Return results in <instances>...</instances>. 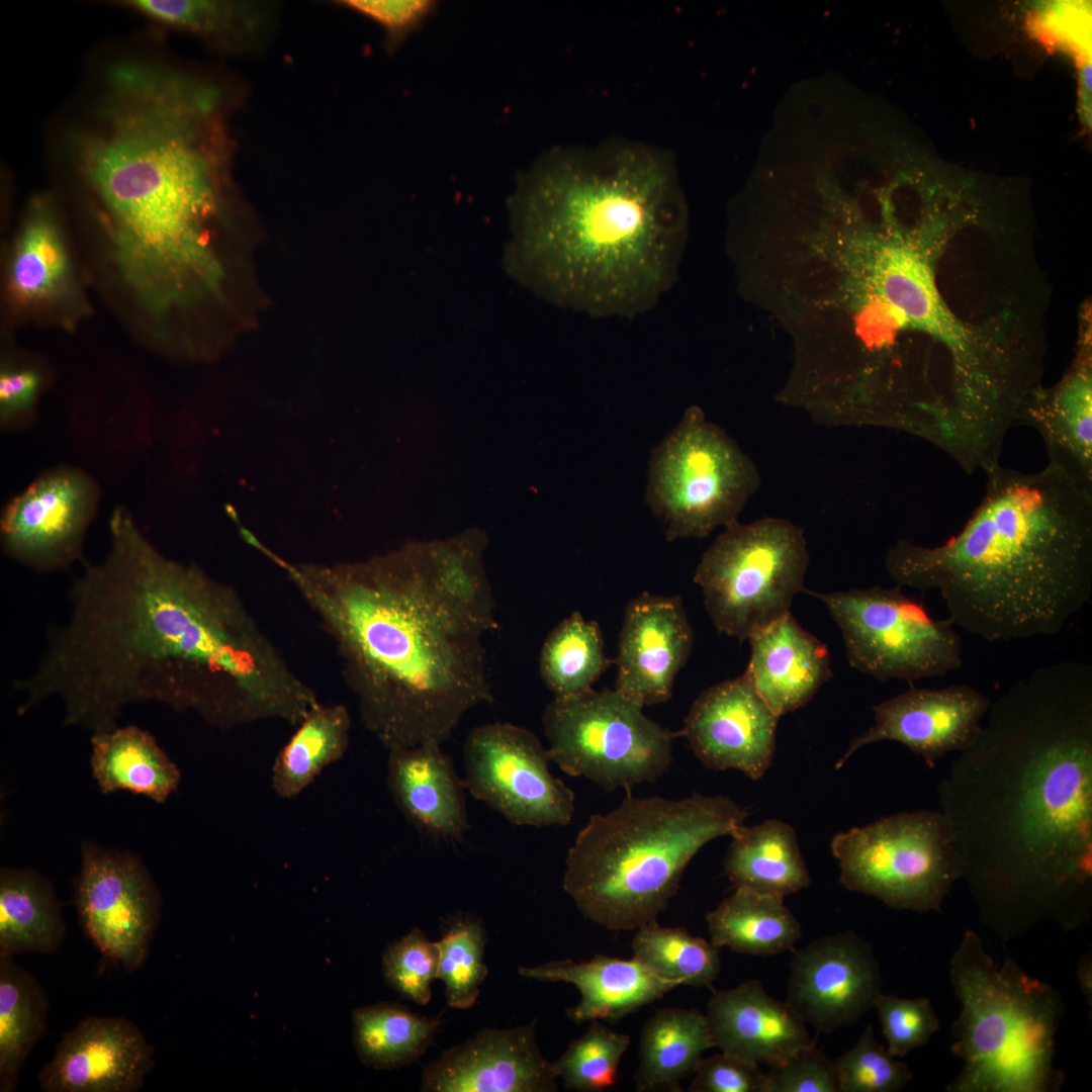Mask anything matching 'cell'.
<instances>
[{"label": "cell", "instance_id": "obj_1", "mask_svg": "<svg viewBox=\"0 0 1092 1092\" xmlns=\"http://www.w3.org/2000/svg\"><path fill=\"white\" fill-rule=\"evenodd\" d=\"M108 529L105 557L83 561L68 618L48 630L36 667L14 684L17 713L57 698L63 724L92 733L143 702L218 728L256 715L278 692L286 658L238 590L163 554L122 507Z\"/></svg>", "mask_w": 1092, "mask_h": 1092}, {"label": "cell", "instance_id": "obj_2", "mask_svg": "<svg viewBox=\"0 0 1092 1092\" xmlns=\"http://www.w3.org/2000/svg\"><path fill=\"white\" fill-rule=\"evenodd\" d=\"M62 126L59 159L139 308L167 307L216 266L235 93L157 53H116Z\"/></svg>", "mask_w": 1092, "mask_h": 1092}, {"label": "cell", "instance_id": "obj_3", "mask_svg": "<svg viewBox=\"0 0 1092 1092\" xmlns=\"http://www.w3.org/2000/svg\"><path fill=\"white\" fill-rule=\"evenodd\" d=\"M986 715L938 787L962 878L997 929L1080 924L1092 881V666L1039 667Z\"/></svg>", "mask_w": 1092, "mask_h": 1092}, {"label": "cell", "instance_id": "obj_4", "mask_svg": "<svg viewBox=\"0 0 1092 1092\" xmlns=\"http://www.w3.org/2000/svg\"><path fill=\"white\" fill-rule=\"evenodd\" d=\"M483 545L464 534L334 566L270 557L331 638L362 724L387 750L441 745L492 701Z\"/></svg>", "mask_w": 1092, "mask_h": 1092}, {"label": "cell", "instance_id": "obj_5", "mask_svg": "<svg viewBox=\"0 0 1092 1092\" xmlns=\"http://www.w3.org/2000/svg\"><path fill=\"white\" fill-rule=\"evenodd\" d=\"M509 210L507 269L552 303L632 317L673 284L687 212L662 150L623 141L552 150L519 177Z\"/></svg>", "mask_w": 1092, "mask_h": 1092}, {"label": "cell", "instance_id": "obj_6", "mask_svg": "<svg viewBox=\"0 0 1092 1092\" xmlns=\"http://www.w3.org/2000/svg\"><path fill=\"white\" fill-rule=\"evenodd\" d=\"M984 472L958 534L935 546L897 542L886 571L899 586L936 590L952 623L988 642L1055 636L1092 595V491L1049 462Z\"/></svg>", "mask_w": 1092, "mask_h": 1092}, {"label": "cell", "instance_id": "obj_7", "mask_svg": "<svg viewBox=\"0 0 1092 1092\" xmlns=\"http://www.w3.org/2000/svg\"><path fill=\"white\" fill-rule=\"evenodd\" d=\"M747 811L722 795L626 798L593 814L565 858L563 890L588 920L612 931L656 920L685 870L711 840L733 836Z\"/></svg>", "mask_w": 1092, "mask_h": 1092}, {"label": "cell", "instance_id": "obj_8", "mask_svg": "<svg viewBox=\"0 0 1092 1092\" xmlns=\"http://www.w3.org/2000/svg\"><path fill=\"white\" fill-rule=\"evenodd\" d=\"M949 978L961 1004L951 1052L963 1066L946 1091H1058L1065 1078L1055 1062L1060 993L1010 958L998 964L973 930L950 959Z\"/></svg>", "mask_w": 1092, "mask_h": 1092}, {"label": "cell", "instance_id": "obj_9", "mask_svg": "<svg viewBox=\"0 0 1092 1092\" xmlns=\"http://www.w3.org/2000/svg\"><path fill=\"white\" fill-rule=\"evenodd\" d=\"M759 484L753 461L691 406L651 453L646 502L668 541L703 538L737 521Z\"/></svg>", "mask_w": 1092, "mask_h": 1092}, {"label": "cell", "instance_id": "obj_10", "mask_svg": "<svg viewBox=\"0 0 1092 1092\" xmlns=\"http://www.w3.org/2000/svg\"><path fill=\"white\" fill-rule=\"evenodd\" d=\"M808 564L803 530L789 520H737L704 552L694 581L716 630L744 641L790 612Z\"/></svg>", "mask_w": 1092, "mask_h": 1092}, {"label": "cell", "instance_id": "obj_11", "mask_svg": "<svg viewBox=\"0 0 1092 1092\" xmlns=\"http://www.w3.org/2000/svg\"><path fill=\"white\" fill-rule=\"evenodd\" d=\"M642 709L615 689L554 698L542 713L551 761L606 792L656 781L673 761L677 733Z\"/></svg>", "mask_w": 1092, "mask_h": 1092}, {"label": "cell", "instance_id": "obj_12", "mask_svg": "<svg viewBox=\"0 0 1092 1092\" xmlns=\"http://www.w3.org/2000/svg\"><path fill=\"white\" fill-rule=\"evenodd\" d=\"M831 851L840 882L888 907L941 911L962 878L949 825L939 811L903 812L837 833Z\"/></svg>", "mask_w": 1092, "mask_h": 1092}, {"label": "cell", "instance_id": "obj_13", "mask_svg": "<svg viewBox=\"0 0 1092 1092\" xmlns=\"http://www.w3.org/2000/svg\"><path fill=\"white\" fill-rule=\"evenodd\" d=\"M900 587L807 593L834 619L854 669L882 681H913L959 669L963 645L952 621L934 619Z\"/></svg>", "mask_w": 1092, "mask_h": 1092}, {"label": "cell", "instance_id": "obj_14", "mask_svg": "<svg viewBox=\"0 0 1092 1092\" xmlns=\"http://www.w3.org/2000/svg\"><path fill=\"white\" fill-rule=\"evenodd\" d=\"M463 761L471 796L510 823L540 828L572 820L574 792L551 774L548 749L529 729L500 722L475 727Z\"/></svg>", "mask_w": 1092, "mask_h": 1092}, {"label": "cell", "instance_id": "obj_15", "mask_svg": "<svg viewBox=\"0 0 1092 1092\" xmlns=\"http://www.w3.org/2000/svg\"><path fill=\"white\" fill-rule=\"evenodd\" d=\"M74 903L86 935L107 959L134 971L147 960L162 899L135 855L84 842Z\"/></svg>", "mask_w": 1092, "mask_h": 1092}, {"label": "cell", "instance_id": "obj_16", "mask_svg": "<svg viewBox=\"0 0 1092 1092\" xmlns=\"http://www.w3.org/2000/svg\"><path fill=\"white\" fill-rule=\"evenodd\" d=\"M100 488L84 470L60 466L39 475L4 508L0 540L6 555L39 572L82 559Z\"/></svg>", "mask_w": 1092, "mask_h": 1092}, {"label": "cell", "instance_id": "obj_17", "mask_svg": "<svg viewBox=\"0 0 1092 1092\" xmlns=\"http://www.w3.org/2000/svg\"><path fill=\"white\" fill-rule=\"evenodd\" d=\"M787 1002L817 1032L855 1024L882 993V973L872 945L848 930L827 934L796 950Z\"/></svg>", "mask_w": 1092, "mask_h": 1092}, {"label": "cell", "instance_id": "obj_18", "mask_svg": "<svg viewBox=\"0 0 1092 1092\" xmlns=\"http://www.w3.org/2000/svg\"><path fill=\"white\" fill-rule=\"evenodd\" d=\"M779 718L743 673L703 691L677 735L706 767L756 781L774 759Z\"/></svg>", "mask_w": 1092, "mask_h": 1092}, {"label": "cell", "instance_id": "obj_19", "mask_svg": "<svg viewBox=\"0 0 1092 1092\" xmlns=\"http://www.w3.org/2000/svg\"><path fill=\"white\" fill-rule=\"evenodd\" d=\"M991 700L968 685L908 691L872 707L875 723L855 737L836 768L861 747L897 741L934 766L948 752L965 749L982 728Z\"/></svg>", "mask_w": 1092, "mask_h": 1092}, {"label": "cell", "instance_id": "obj_20", "mask_svg": "<svg viewBox=\"0 0 1092 1092\" xmlns=\"http://www.w3.org/2000/svg\"><path fill=\"white\" fill-rule=\"evenodd\" d=\"M154 1055L130 1020L91 1015L62 1035L36 1079L44 1092H136Z\"/></svg>", "mask_w": 1092, "mask_h": 1092}, {"label": "cell", "instance_id": "obj_21", "mask_svg": "<svg viewBox=\"0 0 1092 1092\" xmlns=\"http://www.w3.org/2000/svg\"><path fill=\"white\" fill-rule=\"evenodd\" d=\"M693 644L680 597L642 593L624 612L614 689L641 707L666 702Z\"/></svg>", "mask_w": 1092, "mask_h": 1092}, {"label": "cell", "instance_id": "obj_22", "mask_svg": "<svg viewBox=\"0 0 1092 1092\" xmlns=\"http://www.w3.org/2000/svg\"><path fill=\"white\" fill-rule=\"evenodd\" d=\"M535 1023L511 1029L483 1028L446 1050L422 1074L427 1092H553V1063L541 1054Z\"/></svg>", "mask_w": 1092, "mask_h": 1092}, {"label": "cell", "instance_id": "obj_23", "mask_svg": "<svg viewBox=\"0 0 1092 1092\" xmlns=\"http://www.w3.org/2000/svg\"><path fill=\"white\" fill-rule=\"evenodd\" d=\"M705 1015L715 1048L757 1065H778L816 1042L798 1012L757 980L714 991Z\"/></svg>", "mask_w": 1092, "mask_h": 1092}, {"label": "cell", "instance_id": "obj_24", "mask_svg": "<svg viewBox=\"0 0 1092 1092\" xmlns=\"http://www.w3.org/2000/svg\"><path fill=\"white\" fill-rule=\"evenodd\" d=\"M386 783L405 820L423 834L458 840L469 829L465 783L440 744L388 749Z\"/></svg>", "mask_w": 1092, "mask_h": 1092}, {"label": "cell", "instance_id": "obj_25", "mask_svg": "<svg viewBox=\"0 0 1092 1092\" xmlns=\"http://www.w3.org/2000/svg\"><path fill=\"white\" fill-rule=\"evenodd\" d=\"M744 672L779 717L805 706L831 676L828 649L791 612L752 633Z\"/></svg>", "mask_w": 1092, "mask_h": 1092}, {"label": "cell", "instance_id": "obj_26", "mask_svg": "<svg viewBox=\"0 0 1092 1092\" xmlns=\"http://www.w3.org/2000/svg\"><path fill=\"white\" fill-rule=\"evenodd\" d=\"M518 973L527 979L574 985L580 1000L566 1014L576 1024L592 1020L615 1023L680 986L657 976L634 958L603 954H595L587 962L566 959L520 967Z\"/></svg>", "mask_w": 1092, "mask_h": 1092}, {"label": "cell", "instance_id": "obj_27", "mask_svg": "<svg viewBox=\"0 0 1092 1092\" xmlns=\"http://www.w3.org/2000/svg\"><path fill=\"white\" fill-rule=\"evenodd\" d=\"M1084 353L1056 387L1034 388L1025 397L1015 426L1036 431L1049 463L1092 491V368L1090 354Z\"/></svg>", "mask_w": 1092, "mask_h": 1092}, {"label": "cell", "instance_id": "obj_28", "mask_svg": "<svg viewBox=\"0 0 1092 1092\" xmlns=\"http://www.w3.org/2000/svg\"><path fill=\"white\" fill-rule=\"evenodd\" d=\"M8 288L15 304L34 311L65 306L78 296L61 213L53 198L36 196L26 208L10 255Z\"/></svg>", "mask_w": 1092, "mask_h": 1092}, {"label": "cell", "instance_id": "obj_29", "mask_svg": "<svg viewBox=\"0 0 1092 1092\" xmlns=\"http://www.w3.org/2000/svg\"><path fill=\"white\" fill-rule=\"evenodd\" d=\"M115 4L229 54L255 53L262 49L275 23L272 4L264 2L123 0Z\"/></svg>", "mask_w": 1092, "mask_h": 1092}, {"label": "cell", "instance_id": "obj_30", "mask_svg": "<svg viewBox=\"0 0 1092 1092\" xmlns=\"http://www.w3.org/2000/svg\"><path fill=\"white\" fill-rule=\"evenodd\" d=\"M90 764L103 794L125 790L159 804L181 781L176 763L149 732L134 725L93 733Z\"/></svg>", "mask_w": 1092, "mask_h": 1092}, {"label": "cell", "instance_id": "obj_31", "mask_svg": "<svg viewBox=\"0 0 1092 1092\" xmlns=\"http://www.w3.org/2000/svg\"><path fill=\"white\" fill-rule=\"evenodd\" d=\"M724 869L735 888L784 898L811 883L794 829L779 819L741 826L731 836Z\"/></svg>", "mask_w": 1092, "mask_h": 1092}, {"label": "cell", "instance_id": "obj_32", "mask_svg": "<svg viewBox=\"0 0 1092 1092\" xmlns=\"http://www.w3.org/2000/svg\"><path fill=\"white\" fill-rule=\"evenodd\" d=\"M66 934L52 884L32 869L0 870V957L54 953Z\"/></svg>", "mask_w": 1092, "mask_h": 1092}, {"label": "cell", "instance_id": "obj_33", "mask_svg": "<svg viewBox=\"0 0 1092 1092\" xmlns=\"http://www.w3.org/2000/svg\"><path fill=\"white\" fill-rule=\"evenodd\" d=\"M714 1048L707 1017L697 1009H658L642 1029L638 1091H679V1082L693 1074L705 1051Z\"/></svg>", "mask_w": 1092, "mask_h": 1092}, {"label": "cell", "instance_id": "obj_34", "mask_svg": "<svg viewBox=\"0 0 1092 1092\" xmlns=\"http://www.w3.org/2000/svg\"><path fill=\"white\" fill-rule=\"evenodd\" d=\"M711 942L750 956H774L794 948L802 926L784 897L735 888L706 914Z\"/></svg>", "mask_w": 1092, "mask_h": 1092}, {"label": "cell", "instance_id": "obj_35", "mask_svg": "<svg viewBox=\"0 0 1092 1092\" xmlns=\"http://www.w3.org/2000/svg\"><path fill=\"white\" fill-rule=\"evenodd\" d=\"M350 728V713L344 705L318 703L311 708L274 759V793L282 799L301 794L326 767L344 756Z\"/></svg>", "mask_w": 1092, "mask_h": 1092}, {"label": "cell", "instance_id": "obj_36", "mask_svg": "<svg viewBox=\"0 0 1092 1092\" xmlns=\"http://www.w3.org/2000/svg\"><path fill=\"white\" fill-rule=\"evenodd\" d=\"M49 998L13 957H0V1091H15L21 1069L47 1033Z\"/></svg>", "mask_w": 1092, "mask_h": 1092}, {"label": "cell", "instance_id": "obj_37", "mask_svg": "<svg viewBox=\"0 0 1092 1092\" xmlns=\"http://www.w3.org/2000/svg\"><path fill=\"white\" fill-rule=\"evenodd\" d=\"M441 1021L397 1003H377L353 1012L354 1044L360 1061L378 1070L418 1062L430 1046Z\"/></svg>", "mask_w": 1092, "mask_h": 1092}, {"label": "cell", "instance_id": "obj_38", "mask_svg": "<svg viewBox=\"0 0 1092 1092\" xmlns=\"http://www.w3.org/2000/svg\"><path fill=\"white\" fill-rule=\"evenodd\" d=\"M609 665L598 623L573 612L547 635L540 652L539 672L554 698H567L590 689Z\"/></svg>", "mask_w": 1092, "mask_h": 1092}, {"label": "cell", "instance_id": "obj_39", "mask_svg": "<svg viewBox=\"0 0 1092 1092\" xmlns=\"http://www.w3.org/2000/svg\"><path fill=\"white\" fill-rule=\"evenodd\" d=\"M633 958L657 976L695 988H711L721 968L720 948L682 927H665L657 920L637 928Z\"/></svg>", "mask_w": 1092, "mask_h": 1092}, {"label": "cell", "instance_id": "obj_40", "mask_svg": "<svg viewBox=\"0 0 1092 1092\" xmlns=\"http://www.w3.org/2000/svg\"><path fill=\"white\" fill-rule=\"evenodd\" d=\"M439 949L437 979L444 984L447 1003L456 1009L472 1007L488 975L484 963L486 944L482 920L457 914L446 923Z\"/></svg>", "mask_w": 1092, "mask_h": 1092}, {"label": "cell", "instance_id": "obj_41", "mask_svg": "<svg viewBox=\"0 0 1092 1092\" xmlns=\"http://www.w3.org/2000/svg\"><path fill=\"white\" fill-rule=\"evenodd\" d=\"M630 1037L600 1020H592L584 1034L572 1040L553 1062L557 1077L565 1089L601 1092L615 1085L618 1067L627 1051Z\"/></svg>", "mask_w": 1092, "mask_h": 1092}, {"label": "cell", "instance_id": "obj_42", "mask_svg": "<svg viewBox=\"0 0 1092 1092\" xmlns=\"http://www.w3.org/2000/svg\"><path fill=\"white\" fill-rule=\"evenodd\" d=\"M833 1063L838 1092H897L913 1078L908 1066L876 1040L872 1024Z\"/></svg>", "mask_w": 1092, "mask_h": 1092}, {"label": "cell", "instance_id": "obj_43", "mask_svg": "<svg viewBox=\"0 0 1092 1092\" xmlns=\"http://www.w3.org/2000/svg\"><path fill=\"white\" fill-rule=\"evenodd\" d=\"M439 949L420 928L390 943L382 956L385 982L402 997L426 1005L437 979Z\"/></svg>", "mask_w": 1092, "mask_h": 1092}, {"label": "cell", "instance_id": "obj_44", "mask_svg": "<svg viewBox=\"0 0 1092 1092\" xmlns=\"http://www.w3.org/2000/svg\"><path fill=\"white\" fill-rule=\"evenodd\" d=\"M887 1051L905 1057L926 1044L939 1030V1019L928 998H902L883 992L875 1001Z\"/></svg>", "mask_w": 1092, "mask_h": 1092}, {"label": "cell", "instance_id": "obj_45", "mask_svg": "<svg viewBox=\"0 0 1092 1092\" xmlns=\"http://www.w3.org/2000/svg\"><path fill=\"white\" fill-rule=\"evenodd\" d=\"M762 1092H838L834 1063L815 1042L770 1066Z\"/></svg>", "mask_w": 1092, "mask_h": 1092}, {"label": "cell", "instance_id": "obj_46", "mask_svg": "<svg viewBox=\"0 0 1092 1092\" xmlns=\"http://www.w3.org/2000/svg\"><path fill=\"white\" fill-rule=\"evenodd\" d=\"M42 371L33 364L5 362L0 373V426L2 430L28 428L35 420Z\"/></svg>", "mask_w": 1092, "mask_h": 1092}, {"label": "cell", "instance_id": "obj_47", "mask_svg": "<svg viewBox=\"0 0 1092 1092\" xmlns=\"http://www.w3.org/2000/svg\"><path fill=\"white\" fill-rule=\"evenodd\" d=\"M337 3L381 26L389 52L395 51L417 30L437 6L431 0H343Z\"/></svg>", "mask_w": 1092, "mask_h": 1092}, {"label": "cell", "instance_id": "obj_48", "mask_svg": "<svg viewBox=\"0 0 1092 1092\" xmlns=\"http://www.w3.org/2000/svg\"><path fill=\"white\" fill-rule=\"evenodd\" d=\"M694 1074L691 1092H762L764 1082L759 1065L722 1052L702 1058Z\"/></svg>", "mask_w": 1092, "mask_h": 1092}, {"label": "cell", "instance_id": "obj_49", "mask_svg": "<svg viewBox=\"0 0 1092 1092\" xmlns=\"http://www.w3.org/2000/svg\"><path fill=\"white\" fill-rule=\"evenodd\" d=\"M1080 12L1073 9L1072 5L1057 4L1046 8L1036 20V29L1041 37L1059 46H1066L1073 51L1087 49L1088 23L1081 24Z\"/></svg>", "mask_w": 1092, "mask_h": 1092}, {"label": "cell", "instance_id": "obj_50", "mask_svg": "<svg viewBox=\"0 0 1092 1092\" xmlns=\"http://www.w3.org/2000/svg\"><path fill=\"white\" fill-rule=\"evenodd\" d=\"M1077 978L1082 994L1091 1007L1092 1001V960L1090 954L1081 958L1077 967Z\"/></svg>", "mask_w": 1092, "mask_h": 1092}]
</instances>
